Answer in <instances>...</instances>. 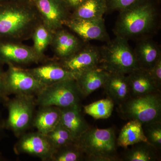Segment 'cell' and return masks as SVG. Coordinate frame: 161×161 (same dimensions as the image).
Here are the masks:
<instances>
[{
  "mask_svg": "<svg viewBox=\"0 0 161 161\" xmlns=\"http://www.w3.org/2000/svg\"><path fill=\"white\" fill-rule=\"evenodd\" d=\"M116 142L117 146L125 149L140 142H147L142 124L137 120H129L121 130Z\"/></svg>",
  "mask_w": 161,
  "mask_h": 161,
  "instance_id": "obj_24",
  "label": "cell"
},
{
  "mask_svg": "<svg viewBox=\"0 0 161 161\" xmlns=\"http://www.w3.org/2000/svg\"><path fill=\"white\" fill-rule=\"evenodd\" d=\"M109 73L99 67L84 72L76 78L82 98L87 97L96 90L103 87Z\"/></svg>",
  "mask_w": 161,
  "mask_h": 161,
  "instance_id": "obj_20",
  "label": "cell"
},
{
  "mask_svg": "<svg viewBox=\"0 0 161 161\" xmlns=\"http://www.w3.org/2000/svg\"><path fill=\"white\" fill-rule=\"evenodd\" d=\"M150 75L159 90H161V58L157 60L154 65L149 70Z\"/></svg>",
  "mask_w": 161,
  "mask_h": 161,
  "instance_id": "obj_31",
  "label": "cell"
},
{
  "mask_svg": "<svg viewBox=\"0 0 161 161\" xmlns=\"http://www.w3.org/2000/svg\"><path fill=\"white\" fill-rule=\"evenodd\" d=\"M119 116L142 124L161 120V93L131 97L118 106Z\"/></svg>",
  "mask_w": 161,
  "mask_h": 161,
  "instance_id": "obj_5",
  "label": "cell"
},
{
  "mask_svg": "<svg viewBox=\"0 0 161 161\" xmlns=\"http://www.w3.org/2000/svg\"><path fill=\"white\" fill-rule=\"evenodd\" d=\"M4 104L8 112V118L5 121V128L11 130L19 138L32 126L37 106L35 96L15 95Z\"/></svg>",
  "mask_w": 161,
  "mask_h": 161,
  "instance_id": "obj_7",
  "label": "cell"
},
{
  "mask_svg": "<svg viewBox=\"0 0 161 161\" xmlns=\"http://www.w3.org/2000/svg\"><path fill=\"white\" fill-rule=\"evenodd\" d=\"M114 104L109 98H104L85 106L84 112L95 119L108 118L113 112Z\"/></svg>",
  "mask_w": 161,
  "mask_h": 161,
  "instance_id": "obj_25",
  "label": "cell"
},
{
  "mask_svg": "<svg viewBox=\"0 0 161 161\" xmlns=\"http://www.w3.org/2000/svg\"><path fill=\"white\" fill-rule=\"evenodd\" d=\"M83 41L95 40L108 42L107 32L103 18L97 19H84L70 17L64 23Z\"/></svg>",
  "mask_w": 161,
  "mask_h": 161,
  "instance_id": "obj_13",
  "label": "cell"
},
{
  "mask_svg": "<svg viewBox=\"0 0 161 161\" xmlns=\"http://www.w3.org/2000/svg\"><path fill=\"white\" fill-rule=\"evenodd\" d=\"M82 98L76 79H71L47 86L35 96L39 107L69 108L80 105Z\"/></svg>",
  "mask_w": 161,
  "mask_h": 161,
  "instance_id": "obj_6",
  "label": "cell"
},
{
  "mask_svg": "<svg viewBox=\"0 0 161 161\" xmlns=\"http://www.w3.org/2000/svg\"><path fill=\"white\" fill-rule=\"evenodd\" d=\"M134 50L140 68L149 70L161 58V48L149 38L140 39Z\"/></svg>",
  "mask_w": 161,
  "mask_h": 161,
  "instance_id": "obj_18",
  "label": "cell"
},
{
  "mask_svg": "<svg viewBox=\"0 0 161 161\" xmlns=\"http://www.w3.org/2000/svg\"><path fill=\"white\" fill-rule=\"evenodd\" d=\"M147 142L156 149L161 150V120L142 124Z\"/></svg>",
  "mask_w": 161,
  "mask_h": 161,
  "instance_id": "obj_29",
  "label": "cell"
},
{
  "mask_svg": "<svg viewBox=\"0 0 161 161\" xmlns=\"http://www.w3.org/2000/svg\"><path fill=\"white\" fill-rule=\"evenodd\" d=\"M100 49L98 67L109 74L128 75L140 68L134 50L126 38L116 36Z\"/></svg>",
  "mask_w": 161,
  "mask_h": 161,
  "instance_id": "obj_4",
  "label": "cell"
},
{
  "mask_svg": "<svg viewBox=\"0 0 161 161\" xmlns=\"http://www.w3.org/2000/svg\"><path fill=\"white\" fill-rule=\"evenodd\" d=\"M127 75L130 86V98L161 93L147 70L137 69Z\"/></svg>",
  "mask_w": 161,
  "mask_h": 161,
  "instance_id": "obj_16",
  "label": "cell"
},
{
  "mask_svg": "<svg viewBox=\"0 0 161 161\" xmlns=\"http://www.w3.org/2000/svg\"><path fill=\"white\" fill-rule=\"evenodd\" d=\"M53 33L42 23L37 26L32 36L34 42L32 47L37 53L44 56L45 50L51 44Z\"/></svg>",
  "mask_w": 161,
  "mask_h": 161,
  "instance_id": "obj_27",
  "label": "cell"
},
{
  "mask_svg": "<svg viewBox=\"0 0 161 161\" xmlns=\"http://www.w3.org/2000/svg\"><path fill=\"white\" fill-rule=\"evenodd\" d=\"M84 44L76 36L63 28L54 32L51 45L57 60L65 59Z\"/></svg>",
  "mask_w": 161,
  "mask_h": 161,
  "instance_id": "obj_15",
  "label": "cell"
},
{
  "mask_svg": "<svg viewBox=\"0 0 161 161\" xmlns=\"http://www.w3.org/2000/svg\"><path fill=\"white\" fill-rule=\"evenodd\" d=\"M140 0H106L108 10H120L125 9Z\"/></svg>",
  "mask_w": 161,
  "mask_h": 161,
  "instance_id": "obj_30",
  "label": "cell"
},
{
  "mask_svg": "<svg viewBox=\"0 0 161 161\" xmlns=\"http://www.w3.org/2000/svg\"><path fill=\"white\" fill-rule=\"evenodd\" d=\"M46 136L55 150L76 142L69 131L64 128L60 123Z\"/></svg>",
  "mask_w": 161,
  "mask_h": 161,
  "instance_id": "obj_28",
  "label": "cell"
},
{
  "mask_svg": "<svg viewBox=\"0 0 161 161\" xmlns=\"http://www.w3.org/2000/svg\"><path fill=\"white\" fill-rule=\"evenodd\" d=\"M65 5L72 13L76 9L84 0H63Z\"/></svg>",
  "mask_w": 161,
  "mask_h": 161,
  "instance_id": "obj_33",
  "label": "cell"
},
{
  "mask_svg": "<svg viewBox=\"0 0 161 161\" xmlns=\"http://www.w3.org/2000/svg\"><path fill=\"white\" fill-rule=\"evenodd\" d=\"M4 73L0 68V104L5 103L9 98L4 85Z\"/></svg>",
  "mask_w": 161,
  "mask_h": 161,
  "instance_id": "obj_32",
  "label": "cell"
},
{
  "mask_svg": "<svg viewBox=\"0 0 161 161\" xmlns=\"http://www.w3.org/2000/svg\"><path fill=\"white\" fill-rule=\"evenodd\" d=\"M120 161H158L161 160L159 150L147 142H142L126 148Z\"/></svg>",
  "mask_w": 161,
  "mask_h": 161,
  "instance_id": "obj_22",
  "label": "cell"
},
{
  "mask_svg": "<svg viewBox=\"0 0 161 161\" xmlns=\"http://www.w3.org/2000/svg\"><path fill=\"white\" fill-rule=\"evenodd\" d=\"M86 161L85 155L76 142L55 150L51 161Z\"/></svg>",
  "mask_w": 161,
  "mask_h": 161,
  "instance_id": "obj_26",
  "label": "cell"
},
{
  "mask_svg": "<svg viewBox=\"0 0 161 161\" xmlns=\"http://www.w3.org/2000/svg\"><path fill=\"white\" fill-rule=\"evenodd\" d=\"M100 58V48L84 44L68 58L57 61L76 78L84 72L98 67Z\"/></svg>",
  "mask_w": 161,
  "mask_h": 161,
  "instance_id": "obj_11",
  "label": "cell"
},
{
  "mask_svg": "<svg viewBox=\"0 0 161 161\" xmlns=\"http://www.w3.org/2000/svg\"><path fill=\"white\" fill-rule=\"evenodd\" d=\"M27 70L45 86L62 80L76 79L75 75L65 69L57 61Z\"/></svg>",
  "mask_w": 161,
  "mask_h": 161,
  "instance_id": "obj_14",
  "label": "cell"
},
{
  "mask_svg": "<svg viewBox=\"0 0 161 161\" xmlns=\"http://www.w3.org/2000/svg\"><path fill=\"white\" fill-rule=\"evenodd\" d=\"M155 6L150 0H140L119 11L114 29L116 36L126 38L140 37L155 28L157 20Z\"/></svg>",
  "mask_w": 161,
  "mask_h": 161,
  "instance_id": "obj_2",
  "label": "cell"
},
{
  "mask_svg": "<svg viewBox=\"0 0 161 161\" xmlns=\"http://www.w3.org/2000/svg\"><path fill=\"white\" fill-rule=\"evenodd\" d=\"M4 73V85L7 95L36 96L45 86L39 82L27 69L8 64Z\"/></svg>",
  "mask_w": 161,
  "mask_h": 161,
  "instance_id": "obj_8",
  "label": "cell"
},
{
  "mask_svg": "<svg viewBox=\"0 0 161 161\" xmlns=\"http://www.w3.org/2000/svg\"><path fill=\"white\" fill-rule=\"evenodd\" d=\"M39 13L41 22L55 32L63 28L71 12L63 0H30Z\"/></svg>",
  "mask_w": 161,
  "mask_h": 161,
  "instance_id": "obj_9",
  "label": "cell"
},
{
  "mask_svg": "<svg viewBox=\"0 0 161 161\" xmlns=\"http://www.w3.org/2000/svg\"><path fill=\"white\" fill-rule=\"evenodd\" d=\"M61 108L55 106L39 107L35 113L32 126L38 132L47 135L60 123Z\"/></svg>",
  "mask_w": 161,
  "mask_h": 161,
  "instance_id": "obj_21",
  "label": "cell"
},
{
  "mask_svg": "<svg viewBox=\"0 0 161 161\" xmlns=\"http://www.w3.org/2000/svg\"><path fill=\"white\" fill-rule=\"evenodd\" d=\"M5 129H6L5 126V121L3 120L1 116H0V139L2 137Z\"/></svg>",
  "mask_w": 161,
  "mask_h": 161,
  "instance_id": "obj_34",
  "label": "cell"
},
{
  "mask_svg": "<svg viewBox=\"0 0 161 161\" xmlns=\"http://www.w3.org/2000/svg\"><path fill=\"white\" fill-rule=\"evenodd\" d=\"M0 60L17 66L38 63L44 61L45 57L37 53L33 47L21 43L6 42L0 43Z\"/></svg>",
  "mask_w": 161,
  "mask_h": 161,
  "instance_id": "obj_12",
  "label": "cell"
},
{
  "mask_svg": "<svg viewBox=\"0 0 161 161\" xmlns=\"http://www.w3.org/2000/svg\"><path fill=\"white\" fill-rule=\"evenodd\" d=\"M116 139L112 128L99 129L90 127L76 143L84 153L86 161H120Z\"/></svg>",
  "mask_w": 161,
  "mask_h": 161,
  "instance_id": "obj_3",
  "label": "cell"
},
{
  "mask_svg": "<svg viewBox=\"0 0 161 161\" xmlns=\"http://www.w3.org/2000/svg\"><path fill=\"white\" fill-rule=\"evenodd\" d=\"M14 150L16 154H29L43 161H51L55 150L46 135L38 132L25 133L19 137Z\"/></svg>",
  "mask_w": 161,
  "mask_h": 161,
  "instance_id": "obj_10",
  "label": "cell"
},
{
  "mask_svg": "<svg viewBox=\"0 0 161 161\" xmlns=\"http://www.w3.org/2000/svg\"><path fill=\"white\" fill-rule=\"evenodd\" d=\"M41 23L30 0H0V36L8 42L22 43L30 39Z\"/></svg>",
  "mask_w": 161,
  "mask_h": 161,
  "instance_id": "obj_1",
  "label": "cell"
},
{
  "mask_svg": "<svg viewBox=\"0 0 161 161\" xmlns=\"http://www.w3.org/2000/svg\"><path fill=\"white\" fill-rule=\"evenodd\" d=\"M103 87L108 98L118 106L130 98V86L127 75L109 74Z\"/></svg>",
  "mask_w": 161,
  "mask_h": 161,
  "instance_id": "obj_19",
  "label": "cell"
},
{
  "mask_svg": "<svg viewBox=\"0 0 161 161\" xmlns=\"http://www.w3.org/2000/svg\"><path fill=\"white\" fill-rule=\"evenodd\" d=\"M106 0H84L72 11L71 18L84 19H97L103 18L108 11Z\"/></svg>",
  "mask_w": 161,
  "mask_h": 161,
  "instance_id": "obj_23",
  "label": "cell"
},
{
  "mask_svg": "<svg viewBox=\"0 0 161 161\" xmlns=\"http://www.w3.org/2000/svg\"><path fill=\"white\" fill-rule=\"evenodd\" d=\"M60 123L75 141L90 128L81 114L80 105L61 108Z\"/></svg>",
  "mask_w": 161,
  "mask_h": 161,
  "instance_id": "obj_17",
  "label": "cell"
}]
</instances>
